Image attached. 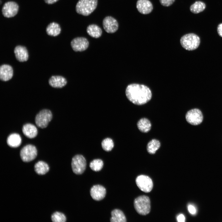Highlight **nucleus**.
<instances>
[{"label":"nucleus","instance_id":"27","mask_svg":"<svg viewBox=\"0 0 222 222\" xmlns=\"http://www.w3.org/2000/svg\"><path fill=\"white\" fill-rule=\"evenodd\" d=\"M103 162L101 159H96L93 160L90 163V168L95 171H98L101 170L103 166Z\"/></svg>","mask_w":222,"mask_h":222},{"label":"nucleus","instance_id":"7","mask_svg":"<svg viewBox=\"0 0 222 222\" xmlns=\"http://www.w3.org/2000/svg\"><path fill=\"white\" fill-rule=\"evenodd\" d=\"M52 118V114L48 109H43L41 111L36 115L35 122L39 127L43 128L46 127Z\"/></svg>","mask_w":222,"mask_h":222},{"label":"nucleus","instance_id":"26","mask_svg":"<svg viewBox=\"0 0 222 222\" xmlns=\"http://www.w3.org/2000/svg\"><path fill=\"white\" fill-rule=\"evenodd\" d=\"M206 7L205 4L201 1H197L190 7L191 11L194 14H197L203 11Z\"/></svg>","mask_w":222,"mask_h":222},{"label":"nucleus","instance_id":"22","mask_svg":"<svg viewBox=\"0 0 222 222\" xmlns=\"http://www.w3.org/2000/svg\"><path fill=\"white\" fill-rule=\"evenodd\" d=\"M87 33L92 37L97 38L101 35L102 31L98 25L92 24L89 25L86 30Z\"/></svg>","mask_w":222,"mask_h":222},{"label":"nucleus","instance_id":"31","mask_svg":"<svg viewBox=\"0 0 222 222\" xmlns=\"http://www.w3.org/2000/svg\"><path fill=\"white\" fill-rule=\"evenodd\" d=\"M189 212L192 214H195L196 212L195 208L192 205H189L188 207Z\"/></svg>","mask_w":222,"mask_h":222},{"label":"nucleus","instance_id":"15","mask_svg":"<svg viewBox=\"0 0 222 222\" xmlns=\"http://www.w3.org/2000/svg\"><path fill=\"white\" fill-rule=\"evenodd\" d=\"M13 75V70L9 65L4 64L0 67V79L3 81H7L10 79Z\"/></svg>","mask_w":222,"mask_h":222},{"label":"nucleus","instance_id":"8","mask_svg":"<svg viewBox=\"0 0 222 222\" xmlns=\"http://www.w3.org/2000/svg\"><path fill=\"white\" fill-rule=\"evenodd\" d=\"M37 150L34 145L29 144L24 146L20 151L21 158L24 162L31 161L36 157Z\"/></svg>","mask_w":222,"mask_h":222},{"label":"nucleus","instance_id":"10","mask_svg":"<svg viewBox=\"0 0 222 222\" xmlns=\"http://www.w3.org/2000/svg\"><path fill=\"white\" fill-rule=\"evenodd\" d=\"M18 8V6L15 2L13 1L8 2H6L2 6V14L6 18L13 17L17 14Z\"/></svg>","mask_w":222,"mask_h":222},{"label":"nucleus","instance_id":"1","mask_svg":"<svg viewBox=\"0 0 222 222\" xmlns=\"http://www.w3.org/2000/svg\"><path fill=\"white\" fill-rule=\"evenodd\" d=\"M125 92L128 100L137 105H142L147 103L152 96L150 88L142 84L134 83L129 84L126 88Z\"/></svg>","mask_w":222,"mask_h":222},{"label":"nucleus","instance_id":"6","mask_svg":"<svg viewBox=\"0 0 222 222\" xmlns=\"http://www.w3.org/2000/svg\"><path fill=\"white\" fill-rule=\"evenodd\" d=\"M185 118L187 122L194 125L200 124L203 120V116L201 111L198 109H192L186 113Z\"/></svg>","mask_w":222,"mask_h":222},{"label":"nucleus","instance_id":"19","mask_svg":"<svg viewBox=\"0 0 222 222\" xmlns=\"http://www.w3.org/2000/svg\"><path fill=\"white\" fill-rule=\"evenodd\" d=\"M21 142L20 136L17 133L11 134L8 136L7 139V144L11 147L15 148L19 146Z\"/></svg>","mask_w":222,"mask_h":222},{"label":"nucleus","instance_id":"24","mask_svg":"<svg viewBox=\"0 0 222 222\" xmlns=\"http://www.w3.org/2000/svg\"><path fill=\"white\" fill-rule=\"evenodd\" d=\"M48 165L43 161H39L35 165L34 169L35 172L39 175H43L49 170Z\"/></svg>","mask_w":222,"mask_h":222},{"label":"nucleus","instance_id":"16","mask_svg":"<svg viewBox=\"0 0 222 222\" xmlns=\"http://www.w3.org/2000/svg\"><path fill=\"white\" fill-rule=\"evenodd\" d=\"M14 52L16 59L20 62L27 61L28 58V54L26 47L24 46L18 45L14 50Z\"/></svg>","mask_w":222,"mask_h":222},{"label":"nucleus","instance_id":"23","mask_svg":"<svg viewBox=\"0 0 222 222\" xmlns=\"http://www.w3.org/2000/svg\"><path fill=\"white\" fill-rule=\"evenodd\" d=\"M61 28L60 25L55 22L50 23L46 28L47 34L50 36H56L60 33Z\"/></svg>","mask_w":222,"mask_h":222},{"label":"nucleus","instance_id":"30","mask_svg":"<svg viewBox=\"0 0 222 222\" xmlns=\"http://www.w3.org/2000/svg\"><path fill=\"white\" fill-rule=\"evenodd\" d=\"M160 4L163 6H170L175 2V0H159Z\"/></svg>","mask_w":222,"mask_h":222},{"label":"nucleus","instance_id":"14","mask_svg":"<svg viewBox=\"0 0 222 222\" xmlns=\"http://www.w3.org/2000/svg\"><path fill=\"white\" fill-rule=\"evenodd\" d=\"M136 6L138 11L144 14L150 13L153 9L152 4L149 0H138Z\"/></svg>","mask_w":222,"mask_h":222},{"label":"nucleus","instance_id":"13","mask_svg":"<svg viewBox=\"0 0 222 222\" xmlns=\"http://www.w3.org/2000/svg\"><path fill=\"white\" fill-rule=\"evenodd\" d=\"M90 194L93 199L99 201L105 197L106 194V190L102 185H95L91 187Z\"/></svg>","mask_w":222,"mask_h":222},{"label":"nucleus","instance_id":"21","mask_svg":"<svg viewBox=\"0 0 222 222\" xmlns=\"http://www.w3.org/2000/svg\"><path fill=\"white\" fill-rule=\"evenodd\" d=\"M137 126L140 131L146 133L150 130L151 124L149 120L146 118H143L138 121Z\"/></svg>","mask_w":222,"mask_h":222},{"label":"nucleus","instance_id":"29","mask_svg":"<svg viewBox=\"0 0 222 222\" xmlns=\"http://www.w3.org/2000/svg\"><path fill=\"white\" fill-rule=\"evenodd\" d=\"M51 220L54 222H65L66 220L65 215L59 212H56L51 216Z\"/></svg>","mask_w":222,"mask_h":222},{"label":"nucleus","instance_id":"34","mask_svg":"<svg viewBox=\"0 0 222 222\" xmlns=\"http://www.w3.org/2000/svg\"><path fill=\"white\" fill-rule=\"evenodd\" d=\"M45 2L47 4H51L57 2L59 0H44Z\"/></svg>","mask_w":222,"mask_h":222},{"label":"nucleus","instance_id":"18","mask_svg":"<svg viewBox=\"0 0 222 222\" xmlns=\"http://www.w3.org/2000/svg\"><path fill=\"white\" fill-rule=\"evenodd\" d=\"M22 131L26 136L30 138H35L38 133L36 127L34 125L30 123L26 124L23 126Z\"/></svg>","mask_w":222,"mask_h":222},{"label":"nucleus","instance_id":"11","mask_svg":"<svg viewBox=\"0 0 222 222\" xmlns=\"http://www.w3.org/2000/svg\"><path fill=\"white\" fill-rule=\"evenodd\" d=\"M102 24L103 28L108 33H114L117 31L118 28L117 21L111 16L105 17L103 20Z\"/></svg>","mask_w":222,"mask_h":222},{"label":"nucleus","instance_id":"3","mask_svg":"<svg viewBox=\"0 0 222 222\" xmlns=\"http://www.w3.org/2000/svg\"><path fill=\"white\" fill-rule=\"evenodd\" d=\"M180 43L182 46L186 50L192 51L198 47L200 43V39L196 35L192 33H189L181 37Z\"/></svg>","mask_w":222,"mask_h":222},{"label":"nucleus","instance_id":"32","mask_svg":"<svg viewBox=\"0 0 222 222\" xmlns=\"http://www.w3.org/2000/svg\"><path fill=\"white\" fill-rule=\"evenodd\" d=\"M177 219L179 222H184L185 221V217L182 214L179 215L177 217Z\"/></svg>","mask_w":222,"mask_h":222},{"label":"nucleus","instance_id":"5","mask_svg":"<svg viewBox=\"0 0 222 222\" xmlns=\"http://www.w3.org/2000/svg\"><path fill=\"white\" fill-rule=\"evenodd\" d=\"M86 166V160L83 155L77 154L72 158L71 166L75 174L77 175L82 174L85 170Z\"/></svg>","mask_w":222,"mask_h":222},{"label":"nucleus","instance_id":"20","mask_svg":"<svg viewBox=\"0 0 222 222\" xmlns=\"http://www.w3.org/2000/svg\"><path fill=\"white\" fill-rule=\"evenodd\" d=\"M111 217L110 220L111 222H125L126 217L123 212L118 209H115L111 212Z\"/></svg>","mask_w":222,"mask_h":222},{"label":"nucleus","instance_id":"28","mask_svg":"<svg viewBox=\"0 0 222 222\" xmlns=\"http://www.w3.org/2000/svg\"><path fill=\"white\" fill-rule=\"evenodd\" d=\"M102 149L106 151L112 150L114 147V143L113 140L110 138H107L104 139L101 142Z\"/></svg>","mask_w":222,"mask_h":222},{"label":"nucleus","instance_id":"17","mask_svg":"<svg viewBox=\"0 0 222 222\" xmlns=\"http://www.w3.org/2000/svg\"><path fill=\"white\" fill-rule=\"evenodd\" d=\"M49 85L54 88H62L67 83V80L64 77L59 76H52L49 80Z\"/></svg>","mask_w":222,"mask_h":222},{"label":"nucleus","instance_id":"4","mask_svg":"<svg viewBox=\"0 0 222 222\" xmlns=\"http://www.w3.org/2000/svg\"><path fill=\"white\" fill-rule=\"evenodd\" d=\"M134 205L137 212L139 214L146 215L150 210V202L149 197L146 195L140 196L134 201Z\"/></svg>","mask_w":222,"mask_h":222},{"label":"nucleus","instance_id":"9","mask_svg":"<svg viewBox=\"0 0 222 222\" xmlns=\"http://www.w3.org/2000/svg\"><path fill=\"white\" fill-rule=\"evenodd\" d=\"M136 183L140 190L146 193L150 192L153 186L151 179L148 176L144 175L138 176L136 178Z\"/></svg>","mask_w":222,"mask_h":222},{"label":"nucleus","instance_id":"2","mask_svg":"<svg viewBox=\"0 0 222 222\" xmlns=\"http://www.w3.org/2000/svg\"><path fill=\"white\" fill-rule=\"evenodd\" d=\"M97 0H79L76 10L78 14L87 16L91 14L96 9Z\"/></svg>","mask_w":222,"mask_h":222},{"label":"nucleus","instance_id":"25","mask_svg":"<svg viewBox=\"0 0 222 222\" xmlns=\"http://www.w3.org/2000/svg\"><path fill=\"white\" fill-rule=\"evenodd\" d=\"M160 143L157 139H153L147 144V150L148 153L150 154H154L160 146Z\"/></svg>","mask_w":222,"mask_h":222},{"label":"nucleus","instance_id":"12","mask_svg":"<svg viewBox=\"0 0 222 222\" xmlns=\"http://www.w3.org/2000/svg\"><path fill=\"white\" fill-rule=\"evenodd\" d=\"M73 50L76 51H81L86 50L89 45L88 42L86 38L78 37L73 39L71 42Z\"/></svg>","mask_w":222,"mask_h":222},{"label":"nucleus","instance_id":"33","mask_svg":"<svg viewBox=\"0 0 222 222\" xmlns=\"http://www.w3.org/2000/svg\"><path fill=\"white\" fill-rule=\"evenodd\" d=\"M217 31L219 35L222 37V23L219 24L218 26Z\"/></svg>","mask_w":222,"mask_h":222}]
</instances>
